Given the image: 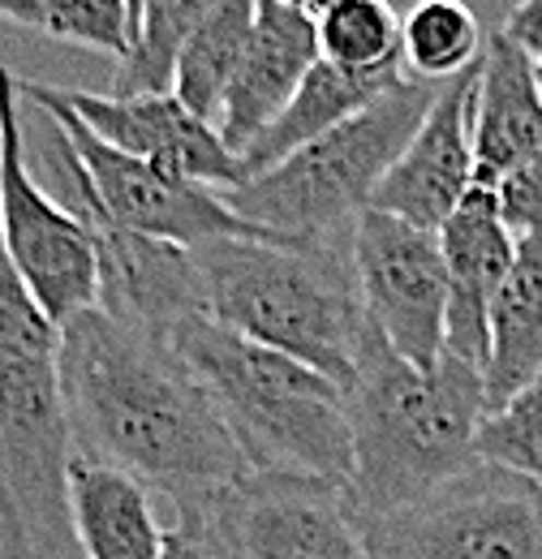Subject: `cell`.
Wrapping results in <instances>:
<instances>
[{"label":"cell","mask_w":542,"mask_h":559,"mask_svg":"<svg viewBox=\"0 0 542 559\" xmlns=\"http://www.w3.org/2000/svg\"><path fill=\"white\" fill-rule=\"evenodd\" d=\"M61 392L73 456L138 478L168 508H195L250 461L177 349L104 306L61 323Z\"/></svg>","instance_id":"cell-1"},{"label":"cell","mask_w":542,"mask_h":559,"mask_svg":"<svg viewBox=\"0 0 542 559\" xmlns=\"http://www.w3.org/2000/svg\"><path fill=\"white\" fill-rule=\"evenodd\" d=\"M344 409L353 430L349 495L357 516L375 521L417 503L474 465L486 379L448 349L422 370L366 328Z\"/></svg>","instance_id":"cell-2"},{"label":"cell","mask_w":542,"mask_h":559,"mask_svg":"<svg viewBox=\"0 0 542 559\" xmlns=\"http://www.w3.org/2000/svg\"><path fill=\"white\" fill-rule=\"evenodd\" d=\"M61 328L0 237V559H86L73 521Z\"/></svg>","instance_id":"cell-3"},{"label":"cell","mask_w":542,"mask_h":559,"mask_svg":"<svg viewBox=\"0 0 542 559\" xmlns=\"http://www.w3.org/2000/svg\"><path fill=\"white\" fill-rule=\"evenodd\" d=\"M195 263L211 319L306 361L349 392L370 319L353 267L332 241L220 237L195 246Z\"/></svg>","instance_id":"cell-4"},{"label":"cell","mask_w":542,"mask_h":559,"mask_svg":"<svg viewBox=\"0 0 542 559\" xmlns=\"http://www.w3.org/2000/svg\"><path fill=\"white\" fill-rule=\"evenodd\" d=\"M168 345L199 374L250 469H288L349 483L353 430L344 388L306 361L275 353L211 314H190Z\"/></svg>","instance_id":"cell-5"},{"label":"cell","mask_w":542,"mask_h":559,"mask_svg":"<svg viewBox=\"0 0 542 559\" xmlns=\"http://www.w3.org/2000/svg\"><path fill=\"white\" fill-rule=\"evenodd\" d=\"M439 86L405 73L375 104L344 117L323 139L306 142L275 168L224 190L228 207L250 224L297 241H332L370 207L379 181L426 121Z\"/></svg>","instance_id":"cell-6"},{"label":"cell","mask_w":542,"mask_h":559,"mask_svg":"<svg viewBox=\"0 0 542 559\" xmlns=\"http://www.w3.org/2000/svg\"><path fill=\"white\" fill-rule=\"evenodd\" d=\"M17 91L57 126L61 159H66L73 194L82 207L99 211L104 219H113L130 233L173 241L186 250L220 241V237H280L271 228L250 224L246 215H237L228 207V199L203 181H190L181 173H168L151 159L126 155L104 139H95L82 126V117L61 99L57 86L17 78Z\"/></svg>","instance_id":"cell-7"},{"label":"cell","mask_w":542,"mask_h":559,"mask_svg":"<svg viewBox=\"0 0 542 559\" xmlns=\"http://www.w3.org/2000/svg\"><path fill=\"white\" fill-rule=\"evenodd\" d=\"M173 521L220 559H375L349 483L288 469H250Z\"/></svg>","instance_id":"cell-8"},{"label":"cell","mask_w":542,"mask_h":559,"mask_svg":"<svg viewBox=\"0 0 542 559\" xmlns=\"http://www.w3.org/2000/svg\"><path fill=\"white\" fill-rule=\"evenodd\" d=\"M362 530L375 559H542V483L474 461Z\"/></svg>","instance_id":"cell-9"},{"label":"cell","mask_w":542,"mask_h":559,"mask_svg":"<svg viewBox=\"0 0 542 559\" xmlns=\"http://www.w3.org/2000/svg\"><path fill=\"white\" fill-rule=\"evenodd\" d=\"M17 73L0 66V237L39 310L61 328L78 310L99 306L95 233L35 181L22 151Z\"/></svg>","instance_id":"cell-10"},{"label":"cell","mask_w":542,"mask_h":559,"mask_svg":"<svg viewBox=\"0 0 542 559\" xmlns=\"http://www.w3.org/2000/svg\"><path fill=\"white\" fill-rule=\"evenodd\" d=\"M349 267L370 328L413 366H435L448 349V263L439 233L366 207L353 219Z\"/></svg>","instance_id":"cell-11"},{"label":"cell","mask_w":542,"mask_h":559,"mask_svg":"<svg viewBox=\"0 0 542 559\" xmlns=\"http://www.w3.org/2000/svg\"><path fill=\"white\" fill-rule=\"evenodd\" d=\"M82 126L108 146L151 159L168 173L203 181L211 190H237L246 181L241 159L228 151L220 130L190 112L173 91L160 95H86L57 86Z\"/></svg>","instance_id":"cell-12"},{"label":"cell","mask_w":542,"mask_h":559,"mask_svg":"<svg viewBox=\"0 0 542 559\" xmlns=\"http://www.w3.org/2000/svg\"><path fill=\"white\" fill-rule=\"evenodd\" d=\"M478 73H482V61L470 73L439 86L426 121L417 126L401 159L379 181L370 207L401 215L426 233H439L448 215L461 207V199L474 190Z\"/></svg>","instance_id":"cell-13"},{"label":"cell","mask_w":542,"mask_h":559,"mask_svg":"<svg viewBox=\"0 0 542 559\" xmlns=\"http://www.w3.org/2000/svg\"><path fill=\"white\" fill-rule=\"evenodd\" d=\"M82 219L95 233L99 250V306L142 332L168 341L173 328H181L190 314H207L203 276L195 263V250L155 241L130 233L99 211L82 207Z\"/></svg>","instance_id":"cell-14"},{"label":"cell","mask_w":542,"mask_h":559,"mask_svg":"<svg viewBox=\"0 0 542 559\" xmlns=\"http://www.w3.org/2000/svg\"><path fill=\"white\" fill-rule=\"evenodd\" d=\"M448 263V353L486 370L491 301L517 263V233L508 228L495 186H478L439 228Z\"/></svg>","instance_id":"cell-15"},{"label":"cell","mask_w":542,"mask_h":559,"mask_svg":"<svg viewBox=\"0 0 542 559\" xmlns=\"http://www.w3.org/2000/svg\"><path fill=\"white\" fill-rule=\"evenodd\" d=\"M319 61L323 52H319L315 17L288 0H259L250 48L224 91V108L215 121L233 155H241L255 134L275 121V112L297 95V86Z\"/></svg>","instance_id":"cell-16"},{"label":"cell","mask_w":542,"mask_h":559,"mask_svg":"<svg viewBox=\"0 0 542 559\" xmlns=\"http://www.w3.org/2000/svg\"><path fill=\"white\" fill-rule=\"evenodd\" d=\"M542 151L539 66L504 35H486L474 95V181L499 186L512 168Z\"/></svg>","instance_id":"cell-17"},{"label":"cell","mask_w":542,"mask_h":559,"mask_svg":"<svg viewBox=\"0 0 542 559\" xmlns=\"http://www.w3.org/2000/svg\"><path fill=\"white\" fill-rule=\"evenodd\" d=\"M73 521L86 559H160L164 525L138 478L73 456Z\"/></svg>","instance_id":"cell-18"},{"label":"cell","mask_w":542,"mask_h":559,"mask_svg":"<svg viewBox=\"0 0 542 559\" xmlns=\"http://www.w3.org/2000/svg\"><path fill=\"white\" fill-rule=\"evenodd\" d=\"M405 78L401 73H388V78H366V73H349L332 66V61H319L315 70L306 73V82L297 86V95L275 112V121L263 126L255 142L237 155L241 168H246V181L275 168L280 159H288L293 151H302L306 142L323 139L328 130H337L344 117L362 112L366 104H375L388 86H397Z\"/></svg>","instance_id":"cell-19"},{"label":"cell","mask_w":542,"mask_h":559,"mask_svg":"<svg viewBox=\"0 0 542 559\" xmlns=\"http://www.w3.org/2000/svg\"><path fill=\"white\" fill-rule=\"evenodd\" d=\"M542 370V233L517 237V263L491 301L486 414Z\"/></svg>","instance_id":"cell-20"},{"label":"cell","mask_w":542,"mask_h":559,"mask_svg":"<svg viewBox=\"0 0 542 559\" xmlns=\"http://www.w3.org/2000/svg\"><path fill=\"white\" fill-rule=\"evenodd\" d=\"M255 13H259V0H220L177 57L173 95L211 126L220 121L224 91H228L233 73H237L246 48H250Z\"/></svg>","instance_id":"cell-21"},{"label":"cell","mask_w":542,"mask_h":559,"mask_svg":"<svg viewBox=\"0 0 542 559\" xmlns=\"http://www.w3.org/2000/svg\"><path fill=\"white\" fill-rule=\"evenodd\" d=\"M405 66L422 82H452L470 73L486 52L482 22L470 0H417L401 22Z\"/></svg>","instance_id":"cell-22"},{"label":"cell","mask_w":542,"mask_h":559,"mask_svg":"<svg viewBox=\"0 0 542 559\" xmlns=\"http://www.w3.org/2000/svg\"><path fill=\"white\" fill-rule=\"evenodd\" d=\"M220 0H146L138 17L134 52L117 66L113 95H160L173 91L177 57Z\"/></svg>","instance_id":"cell-23"},{"label":"cell","mask_w":542,"mask_h":559,"mask_svg":"<svg viewBox=\"0 0 542 559\" xmlns=\"http://www.w3.org/2000/svg\"><path fill=\"white\" fill-rule=\"evenodd\" d=\"M405 13H397L388 0H349L319 17V52L349 73L366 78H388L401 73L405 61V39H401Z\"/></svg>","instance_id":"cell-24"},{"label":"cell","mask_w":542,"mask_h":559,"mask_svg":"<svg viewBox=\"0 0 542 559\" xmlns=\"http://www.w3.org/2000/svg\"><path fill=\"white\" fill-rule=\"evenodd\" d=\"M478 461L542 483V370L478 426Z\"/></svg>","instance_id":"cell-25"},{"label":"cell","mask_w":542,"mask_h":559,"mask_svg":"<svg viewBox=\"0 0 542 559\" xmlns=\"http://www.w3.org/2000/svg\"><path fill=\"white\" fill-rule=\"evenodd\" d=\"M39 31L48 39L78 44L126 61L134 52V13L130 0H44Z\"/></svg>","instance_id":"cell-26"},{"label":"cell","mask_w":542,"mask_h":559,"mask_svg":"<svg viewBox=\"0 0 542 559\" xmlns=\"http://www.w3.org/2000/svg\"><path fill=\"white\" fill-rule=\"evenodd\" d=\"M495 194H499V211L517 237L542 233V151L534 159H526L521 168H512L495 186Z\"/></svg>","instance_id":"cell-27"},{"label":"cell","mask_w":542,"mask_h":559,"mask_svg":"<svg viewBox=\"0 0 542 559\" xmlns=\"http://www.w3.org/2000/svg\"><path fill=\"white\" fill-rule=\"evenodd\" d=\"M534 66H542V0H521L512 13H508V22L499 26Z\"/></svg>","instance_id":"cell-28"},{"label":"cell","mask_w":542,"mask_h":559,"mask_svg":"<svg viewBox=\"0 0 542 559\" xmlns=\"http://www.w3.org/2000/svg\"><path fill=\"white\" fill-rule=\"evenodd\" d=\"M160 559H220L211 547H207L203 538L190 530V525H181V521H168L164 525V556Z\"/></svg>","instance_id":"cell-29"},{"label":"cell","mask_w":542,"mask_h":559,"mask_svg":"<svg viewBox=\"0 0 542 559\" xmlns=\"http://www.w3.org/2000/svg\"><path fill=\"white\" fill-rule=\"evenodd\" d=\"M0 17L22 22V26H39L44 22V0H0Z\"/></svg>","instance_id":"cell-30"},{"label":"cell","mask_w":542,"mask_h":559,"mask_svg":"<svg viewBox=\"0 0 542 559\" xmlns=\"http://www.w3.org/2000/svg\"><path fill=\"white\" fill-rule=\"evenodd\" d=\"M297 4H302V9H306V13L315 17V22H319V17H328L332 9H340V4H349V0H297Z\"/></svg>","instance_id":"cell-31"},{"label":"cell","mask_w":542,"mask_h":559,"mask_svg":"<svg viewBox=\"0 0 542 559\" xmlns=\"http://www.w3.org/2000/svg\"><path fill=\"white\" fill-rule=\"evenodd\" d=\"M142 4H146V0H130V13H134V35H138V17H142Z\"/></svg>","instance_id":"cell-32"},{"label":"cell","mask_w":542,"mask_h":559,"mask_svg":"<svg viewBox=\"0 0 542 559\" xmlns=\"http://www.w3.org/2000/svg\"><path fill=\"white\" fill-rule=\"evenodd\" d=\"M539 86H542V66H539Z\"/></svg>","instance_id":"cell-33"},{"label":"cell","mask_w":542,"mask_h":559,"mask_svg":"<svg viewBox=\"0 0 542 559\" xmlns=\"http://www.w3.org/2000/svg\"><path fill=\"white\" fill-rule=\"evenodd\" d=\"M288 4H297V0H288Z\"/></svg>","instance_id":"cell-34"}]
</instances>
